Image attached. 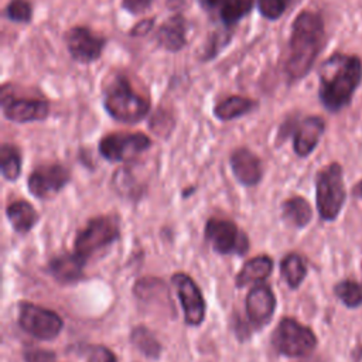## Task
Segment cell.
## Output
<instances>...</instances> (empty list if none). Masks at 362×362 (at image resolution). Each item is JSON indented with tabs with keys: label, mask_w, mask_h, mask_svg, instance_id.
<instances>
[{
	"label": "cell",
	"mask_w": 362,
	"mask_h": 362,
	"mask_svg": "<svg viewBox=\"0 0 362 362\" xmlns=\"http://www.w3.org/2000/svg\"><path fill=\"white\" fill-rule=\"evenodd\" d=\"M205 236L214 250L221 255H243L249 249L246 235L228 219L211 218L205 226Z\"/></svg>",
	"instance_id": "ba28073f"
},
{
	"label": "cell",
	"mask_w": 362,
	"mask_h": 362,
	"mask_svg": "<svg viewBox=\"0 0 362 362\" xmlns=\"http://www.w3.org/2000/svg\"><path fill=\"white\" fill-rule=\"evenodd\" d=\"M281 209L284 221L296 228L305 226L313 216L311 206L308 201H305L303 197H291L286 199L281 205Z\"/></svg>",
	"instance_id": "603a6c76"
},
{
	"label": "cell",
	"mask_w": 362,
	"mask_h": 362,
	"mask_svg": "<svg viewBox=\"0 0 362 362\" xmlns=\"http://www.w3.org/2000/svg\"><path fill=\"white\" fill-rule=\"evenodd\" d=\"M31 14V4L27 0H11L6 7L7 18L14 23H28Z\"/></svg>",
	"instance_id": "83f0119b"
},
{
	"label": "cell",
	"mask_w": 362,
	"mask_h": 362,
	"mask_svg": "<svg viewBox=\"0 0 362 362\" xmlns=\"http://www.w3.org/2000/svg\"><path fill=\"white\" fill-rule=\"evenodd\" d=\"M158 44L168 51H180L187 42V21L184 16L174 14L168 17L157 31Z\"/></svg>",
	"instance_id": "e0dca14e"
},
{
	"label": "cell",
	"mask_w": 362,
	"mask_h": 362,
	"mask_svg": "<svg viewBox=\"0 0 362 362\" xmlns=\"http://www.w3.org/2000/svg\"><path fill=\"white\" fill-rule=\"evenodd\" d=\"M1 110L6 119L16 123L44 120L49 113V103L42 99L28 96L6 95L3 92Z\"/></svg>",
	"instance_id": "30bf717a"
},
{
	"label": "cell",
	"mask_w": 362,
	"mask_h": 362,
	"mask_svg": "<svg viewBox=\"0 0 362 362\" xmlns=\"http://www.w3.org/2000/svg\"><path fill=\"white\" fill-rule=\"evenodd\" d=\"M18 324L25 332L38 339H52L64 327L57 313L31 303H20Z\"/></svg>",
	"instance_id": "52a82bcc"
},
{
	"label": "cell",
	"mask_w": 362,
	"mask_h": 362,
	"mask_svg": "<svg viewBox=\"0 0 362 362\" xmlns=\"http://www.w3.org/2000/svg\"><path fill=\"white\" fill-rule=\"evenodd\" d=\"M69 181V171L61 164L38 165L28 177V189L40 199L51 198Z\"/></svg>",
	"instance_id": "8fae6325"
},
{
	"label": "cell",
	"mask_w": 362,
	"mask_h": 362,
	"mask_svg": "<svg viewBox=\"0 0 362 362\" xmlns=\"http://www.w3.org/2000/svg\"><path fill=\"white\" fill-rule=\"evenodd\" d=\"M132 342L146 356L157 358L161 352L160 342L156 339V337L151 334V331L147 329L146 327H136L132 331Z\"/></svg>",
	"instance_id": "d4e9b609"
},
{
	"label": "cell",
	"mask_w": 362,
	"mask_h": 362,
	"mask_svg": "<svg viewBox=\"0 0 362 362\" xmlns=\"http://www.w3.org/2000/svg\"><path fill=\"white\" fill-rule=\"evenodd\" d=\"M356 191H358V194L362 197V182H359V184H358V187H356L355 192H356Z\"/></svg>",
	"instance_id": "836d02e7"
},
{
	"label": "cell",
	"mask_w": 362,
	"mask_h": 362,
	"mask_svg": "<svg viewBox=\"0 0 362 362\" xmlns=\"http://www.w3.org/2000/svg\"><path fill=\"white\" fill-rule=\"evenodd\" d=\"M1 174L6 180H16L21 170V157L18 150L11 144H3L0 150Z\"/></svg>",
	"instance_id": "484cf974"
},
{
	"label": "cell",
	"mask_w": 362,
	"mask_h": 362,
	"mask_svg": "<svg viewBox=\"0 0 362 362\" xmlns=\"http://www.w3.org/2000/svg\"><path fill=\"white\" fill-rule=\"evenodd\" d=\"M85 260L86 259L78 255L76 252L72 255L71 253L62 255L51 260L49 270L52 272L55 279H58L59 281L69 283V281L78 280L82 276Z\"/></svg>",
	"instance_id": "d6986e66"
},
{
	"label": "cell",
	"mask_w": 362,
	"mask_h": 362,
	"mask_svg": "<svg viewBox=\"0 0 362 362\" xmlns=\"http://www.w3.org/2000/svg\"><path fill=\"white\" fill-rule=\"evenodd\" d=\"M151 1L153 0H122V7L132 14H140L150 7Z\"/></svg>",
	"instance_id": "4dcf8cb0"
},
{
	"label": "cell",
	"mask_w": 362,
	"mask_h": 362,
	"mask_svg": "<svg viewBox=\"0 0 362 362\" xmlns=\"http://www.w3.org/2000/svg\"><path fill=\"white\" fill-rule=\"evenodd\" d=\"M88 362H117V359L109 348L103 345H96L90 349Z\"/></svg>",
	"instance_id": "f546056e"
},
{
	"label": "cell",
	"mask_w": 362,
	"mask_h": 362,
	"mask_svg": "<svg viewBox=\"0 0 362 362\" xmlns=\"http://www.w3.org/2000/svg\"><path fill=\"white\" fill-rule=\"evenodd\" d=\"M280 269H281L283 279L291 288H297L307 274V267L304 264V260L296 253L287 255L281 260Z\"/></svg>",
	"instance_id": "cb8c5ba5"
},
{
	"label": "cell",
	"mask_w": 362,
	"mask_h": 362,
	"mask_svg": "<svg viewBox=\"0 0 362 362\" xmlns=\"http://www.w3.org/2000/svg\"><path fill=\"white\" fill-rule=\"evenodd\" d=\"M272 342L286 356H305L315 349L314 332L294 318H283L274 329Z\"/></svg>",
	"instance_id": "5b68a950"
},
{
	"label": "cell",
	"mask_w": 362,
	"mask_h": 362,
	"mask_svg": "<svg viewBox=\"0 0 362 362\" xmlns=\"http://www.w3.org/2000/svg\"><path fill=\"white\" fill-rule=\"evenodd\" d=\"M119 238V223L113 216H98L90 219L75 238V252L88 257Z\"/></svg>",
	"instance_id": "8992f818"
},
{
	"label": "cell",
	"mask_w": 362,
	"mask_h": 362,
	"mask_svg": "<svg viewBox=\"0 0 362 362\" xmlns=\"http://www.w3.org/2000/svg\"><path fill=\"white\" fill-rule=\"evenodd\" d=\"M230 167L236 180L247 187L256 185L262 178V163L247 148H238L230 156Z\"/></svg>",
	"instance_id": "9a60e30c"
},
{
	"label": "cell",
	"mask_w": 362,
	"mask_h": 362,
	"mask_svg": "<svg viewBox=\"0 0 362 362\" xmlns=\"http://www.w3.org/2000/svg\"><path fill=\"white\" fill-rule=\"evenodd\" d=\"M173 284L180 297L185 322L188 325H199L205 318V301L199 287L185 273L174 274Z\"/></svg>",
	"instance_id": "7c38bea8"
},
{
	"label": "cell",
	"mask_w": 362,
	"mask_h": 362,
	"mask_svg": "<svg viewBox=\"0 0 362 362\" xmlns=\"http://www.w3.org/2000/svg\"><path fill=\"white\" fill-rule=\"evenodd\" d=\"M151 146L144 133H112L99 141V153L109 161L136 158Z\"/></svg>",
	"instance_id": "9c48e42d"
},
{
	"label": "cell",
	"mask_w": 362,
	"mask_h": 362,
	"mask_svg": "<svg viewBox=\"0 0 362 362\" xmlns=\"http://www.w3.org/2000/svg\"><path fill=\"white\" fill-rule=\"evenodd\" d=\"M290 0H257L260 14L267 20H277L287 8Z\"/></svg>",
	"instance_id": "f1b7e54d"
},
{
	"label": "cell",
	"mask_w": 362,
	"mask_h": 362,
	"mask_svg": "<svg viewBox=\"0 0 362 362\" xmlns=\"http://www.w3.org/2000/svg\"><path fill=\"white\" fill-rule=\"evenodd\" d=\"M325 129V123L320 116H308L305 117L296 129L293 147L297 156L305 157L308 156L315 146L318 144Z\"/></svg>",
	"instance_id": "2e32d148"
},
{
	"label": "cell",
	"mask_w": 362,
	"mask_h": 362,
	"mask_svg": "<svg viewBox=\"0 0 362 362\" xmlns=\"http://www.w3.org/2000/svg\"><path fill=\"white\" fill-rule=\"evenodd\" d=\"M153 18H148V20H143L140 21L136 27H133V30L130 31L132 35H144L147 34L151 28H153Z\"/></svg>",
	"instance_id": "d6a6232c"
},
{
	"label": "cell",
	"mask_w": 362,
	"mask_h": 362,
	"mask_svg": "<svg viewBox=\"0 0 362 362\" xmlns=\"http://www.w3.org/2000/svg\"><path fill=\"white\" fill-rule=\"evenodd\" d=\"M337 297L349 308H355L362 304V281L342 280L335 287Z\"/></svg>",
	"instance_id": "4316f807"
},
{
	"label": "cell",
	"mask_w": 362,
	"mask_h": 362,
	"mask_svg": "<svg viewBox=\"0 0 362 362\" xmlns=\"http://www.w3.org/2000/svg\"><path fill=\"white\" fill-rule=\"evenodd\" d=\"M205 4L218 11L222 23L232 25L250 11L253 0H205Z\"/></svg>",
	"instance_id": "ffe728a7"
},
{
	"label": "cell",
	"mask_w": 362,
	"mask_h": 362,
	"mask_svg": "<svg viewBox=\"0 0 362 362\" xmlns=\"http://www.w3.org/2000/svg\"><path fill=\"white\" fill-rule=\"evenodd\" d=\"M103 106L117 122L137 123L143 120L148 110V99L139 93L124 75H115L103 90Z\"/></svg>",
	"instance_id": "3957f363"
},
{
	"label": "cell",
	"mask_w": 362,
	"mask_h": 362,
	"mask_svg": "<svg viewBox=\"0 0 362 362\" xmlns=\"http://www.w3.org/2000/svg\"><path fill=\"white\" fill-rule=\"evenodd\" d=\"M362 81V61L356 55L332 54L320 69L318 96L329 112H339L349 105Z\"/></svg>",
	"instance_id": "7a4b0ae2"
},
{
	"label": "cell",
	"mask_w": 362,
	"mask_h": 362,
	"mask_svg": "<svg viewBox=\"0 0 362 362\" xmlns=\"http://www.w3.org/2000/svg\"><path fill=\"white\" fill-rule=\"evenodd\" d=\"M324 35V21L318 13L303 10L294 18L284 61L290 81H298L310 72L322 48Z\"/></svg>",
	"instance_id": "6da1fadb"
},
{
	"label": "cell",
	"mask_w": 362,
	"mask_h": 362,
	"mask_svg": "<svg viewBox=\"0 0 362 362\" xmlns=\"http://www.w3.org/2000/svg\"><path fill=\"white\" fill-rule=\"evenodd\" d=\"M6 214H7V218L11 223V226L14 228V230H17L20 233L28 232L35 225V222L38 219V214L35 212L33 205L28 204L27 201L11 202L7 206Z\"/></svg>",
	"instance_id": "44dd1931"
},
{
	"label": "cell",
	"mask_w": 362,
	"mask_h": 362,
	"mask_svg": "<svg viewBox=\"0 0 362 362\" xmlns=\"http://www.w3.org/2000/svg\"><path fill=\"white\" fill-rule=\"evenodd\" d=\"M315 195L320 216L325 221L335 219L345 202L342 167L338 163L328 164L317 174Z\"/></svg>",
	"instance_id": "277c9868"
},
{
	"label": "cell",
	"mask_w": 362,
	"mask_h": 362,
	"mask_svg": "<svg viewBox=\"0 0 362 362\" xmlns=\"http://www.w3.org/2000/svg\"><path fill=\"white\" fill-rule=\"evenodd\" d=\"M25 362H52L54 354L48 351L41 349H33L30 352H25Z\"/></svg>",
	"instance_id": "1f68e13d"
},
{
	"label": "cell",
	"mask_w": 362,
	"mask_h": 362,
	"mask_svg": "<svg viewBox=\"0 0 362 362\" xmlns=\"http://www.w3.org/2000/svg\"><path fill=\"white\" fill-rule=\"evenodd\" d=\"M273 270V260L269 256H256L247 260L238 273L235 283L238 287H245L252 283L264 281Z\"/></svg>",
	"instance_id": "ac0fdd59"
},
{
	"label": "cell",
	"mask_w": 362,
	"mask_h": 362,
	"mask_svg": "<svg viewBox=\"0 0 362 362\" xmlns=\"http://www.w3.org/2000/svg\"><path fill=\"white\" fill-rule=\"evenodd\" d=\"M276 297L269 286H255L246 297V314L256 327L266 325L274 313Z\"/></svg>",
	"instance_id": "5bb4252c"
},
{
	"label": "cell",
	"mask_w": 362,
	"mask_h": 362,
	"mask_svg": "<svg viewBox=\"0 0 362 362\" xmlns=\"http://www.w3.org/2000/svg\"><path fill=\"white\" fill-rule=\"evenodd\" d=\"M65 42L75 61L88 64L100 57L106 41L86 27H72L65 34Z\"/></svg>",
	"instance_id": "4fadbf2b"
},
{
	"label": "cell",
	"mask_w": 362,
	"mask_h": 362,
	"mask_svg": "<svg viewBox=\"0 0 362 362\" xmlns=\"http://www.w3.org/2000/svg\"><path fill=\"white\" fill-rule=\"evenodd\" d=\"M255 107H256L255 100L235 95L219 102L214 109V115L219 120H232L249 113Z\"/></svg>",
	"instance_id": "7402d4cb"
}]
</instances>
